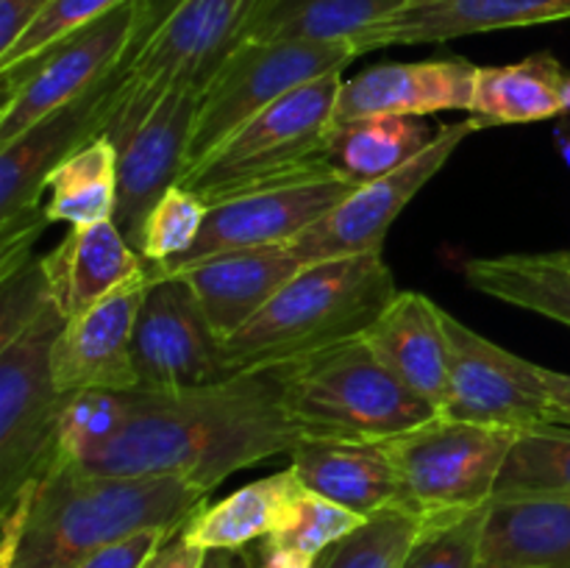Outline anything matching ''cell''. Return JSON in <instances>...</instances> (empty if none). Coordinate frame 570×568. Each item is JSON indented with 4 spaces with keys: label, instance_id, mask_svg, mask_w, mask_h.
<instances>
[{
    "label": "cell",
    "instance_id": "1",
    "mask_svg": "<svg viewBox=\"0 0 570 568\" xmlns=\"http://www.w3.org/2000/svg\"><path fill=\"white\" fill-rule=\"evenodd\" d=\"M120 432L72 468L95 477L178 473L204 490L301 443L282 399V371L234 373L206 388L128 390Z\"/></svg>",
    "mask_w": 570,
    "mask_h": 568
},
{
    "label": "cell",
    "instance_id": "2",
    "mask_svg": "<svg viewBox=\"0 0 570 568\" xmlns=\"http://www.w3.org/2000/svg\"><path fill=\"white\" fill-rule=\"evenodd\" d=\"M209 490L178 473L95 477L56 457L33 490L11 568H72L95 551L145 529H178Z\"/></svg>",
    "mask_w": 570,
    "mask_h": 568
},
{
    "label": "cell",
    "instance_id": "3",
    "mask_svg": "<svg viewBox=\"0 0 570 568\" xmlns=\"http://www.w3.org/2000/svg\"><path fill=\"white\" fill-rule=\"evenodd\" d=\"M399 295L382 251L306 265L239 332L220 343L234 373L282 368L354 340Z\"/></svg>",
    "mask_w": 570,
    "mask_h": 568
},
{
    "label": "cell",
    "instance_id": "4",
    "mask_svg": "<svg viewBox=\"0 0 570 568\" xmlns=\"http://www.w3.org/2000/svg\"><path fill=\"white\" fill-rule=\"evenodd\" d=\"M259 6L262 0H139L106 134L134 120L167 89H204L245 42Z\"/></svg>",
    "mask_w": 570,
    "mask_h": 568
},
{
    "label": "cell",
    "instance_id": "5",
    "mask_svg": "<svg viewBox=\"0 0 570 568\" xmlns=\"http://www.w3.org/2000/svg\"><path fill=\"white\" fill-rule=\"evenodd\" d=\"M278 371L284 410L301 440H387L438 415L362 334Z\"/></svg>",
    "mask_w": 570,
    "mask_h": 568
},
{
    "label": "cell",
    "instance_id": "6",
    "mask_svg": "<svg viewBox=\"0 0 570 568\" xmlns=\"http://www.w3.org/2000/svg\"><path fill=\"white\" fill-rule=\"evenodd\" d=\"M343 72L293 89L189 167L181 187L215 206L326 161Z\"/></svg>",
    "mask_w": 570,
    "mask_h": 568
},
{
    "label": "cell",
    "instance_id": "7",
    "mask_svg": "<svg viewBox=\"0 0 570 568\" xmlns=\"http://www.w3.org/2000/svg\"><path fill=\"white\" fill-rule=\"evenodd\" d=\"M354 59L356 50L348 39H245L200 89L187 170L284 95L323 76L343 72Z\"/></svg>",
    "mask_w": 570,
    "mask_h": 568
},
{
    "label": "cell",
    "instance_id": "8",
    "mask_svg": "<svg viewBox=\"0 0 570 568\" xmlns=\"http://www.w3.org/2000/svg\"><path fill=\"white\" fill-rule=\"evenodd\" d=\"M518 434L438 412L384 440L401 477L406 510L429 518L490 505Z\"/></svg>",
    "mask_w": 570,
    "mask_h": 568
},
{
    "label": "cell",
    "instance_id": "9",
    "mask_svg": "<svg viewBox=\"0 0 570 568\" xmlns=\"http://www.w3.org/2000/svg\"><path fill=\"white\" fill-rule=\"evenodd\" d=\"M65 315L50 304L22 332L0 343V512L56 460L65 393L56 390L50 351Z\"/></svg>",
    "mask_w": 570,
    "mask_h": 568
},
{
    "label": "cell",
    "instance_id": "10",
    "mask_svg": "<svg viewBox=\"0 0 570 568\" xmlns=\"http://www.w3.org/2000/svg\"><path fill=\"white\" fill-rule=\"evenodd\" d=\"M139 20V0H128L61 39L42 56L14 70L0 72V145L11 143L22 131L48 117L50 111L72 104L120 67Z\"/></svg>",
    "mask_w": 570,
    "mask_h": 568
},
{
    "label": "cell",
    "instance_id": "11",
    "mask_svg": "<svg viewBox=\"0 0 570 568\" xmlns=\"http://www.w3.org/2000/svg\"><path fill=\"white\" fill-rule=\"evenodd\" d=\"M356 187L360 184L345 178L337 167L321 161V165L282 178V182L220 200V204L209 206V215H206L193 248L181 259L156 267L173 271V267L193 265V262L228 254V251L287 245L298 234H304L312 223L328 215Z\"/></svg>",
    "mask_w": 570,
    "mask_h": 568
},
{
    "label": "cell",
    "instance_id": "12",
    "mask_svg": "<svg viewBox=\"0 0 570 568\" xmlns=\"http://www.w3.org/2000/svg\"><path fill=\"white\" fill-rule=\"evenodd\" d=\"M473 131H479L473 117L451 123V126H440L432 143L415 159H410L387 176L360 184L328 215H323L293 243H287V248L304 265L382 251L395 217H401L410 200L438 176L440 167L454 156V150Z\"/></svg>",
    "mask_w": 570,
    "mask_h": 568
},
{
    "label": "cell",
    "instance_id": "13",
    "mask_svg": "<svg viewBox=\"0 0 570 568\" xmlns=\"http://www.w3.org/2000/svg\"><path fill=\"white\" fill-rule=\"evenodd\" d=\"M445 332L451 345V384L440 415L512 432L554 423L540 376L543 365L501 349L449 312Z\"/></svg>",
    "mask_w": 570,
    "mask_h": 568
},
{
    "label": "cell",
    "instance_id": "14",
    "mask_svg": "<svg viewBox=\"0 0 570 568\" xmlns=\"http://www.w3.org/2000/svg\"><path fill=\"white\" fill-rule=\"evenodd\" d=\"M198 98V87H173L126 126L106 134L115 139L120 154L115 223L137 251L150 209L187 170Z\"/></svg>",
    "mask_w": 570,
    "mask_h": 568
},
{
    "label": "cell",
    "instance_id": "15",
    "mask_svg": "<svg viewBox=\"0 0 570 568\" xmlns=\"http://www.w3.org/2000/svg\"><path fill=\"white\" fill-rule=\"evenodd\" d=\"M139 388L154 393L206 388L228 379L220 337L212 332L189 284L154 267V282L134 329Z\"/></svg>",
    "mask_w": 570,
    "mask_h": 568
},
{
    "label": "cell",
    "instance_id": "16",
    "mask_svg": "<svg viewBox=\"0 0 570 568\" xmlns=\"http://www.w3.org/2000/svg\"><path fill=\"white\" fill-rule=\"evenodd\" d=\"M154 282V265L145 276L122 284L104 301L65 321L50 351V371L59 393L78 390H128L139 388L134 365V329L139 310Z\"/></svg>",
    "mask_w": 570,
    "mask_h": 568
},
{
    "label": "cell",
    "instance_id": "17",
    "mask_svg": "<svg viewBox=\"0 0 570 568\" xmlns=\"http://www.w3.org/2000/svg\"><path fill=\"white\" fill-rule=\"evenodd\" d=\"M479 65L449 56L429 61H393L356 72L340 84L334 126L365 117H426L471 109Z\"/></svg>",
    "mask_w": 570,
    "mask_h": 568
},
{
    "label": "cell",
    "instance_id": "18",
    "mask_svg": "<svg viewBox=\"0 0 570 568\" xmlns=\"http://www.w3.org/2000/svg\"><path fill=\"white\" fill-rule=\"evenodd\" d=\"M570 20V0H406L351 39L356 56L395 45H432L471 33Z\"/></svg>",
    "mask_w": 570,
    "mask_h": 568
},
{
    "label": "cell",
    "instance_id": "19",
    "mask_svg": "<svg viewBox=\"0 0 570 568\" xmlns=\"http://www.w3.org/2000/svg\"><path fill=\"white\" fill-rule=\"evenodd\" d=\"M304 267V262L287 245H262V248L228 251L173 271H159V267L156 271L189 284L212 332L223 343L239 332Z\"/></svg>",
    "mask_w": 570,
    "mask_h": 568
},
{
    "label": "cell",
    "instance_id": "20",
    "mask_svg": "<svg viewBox=\"0 0 570 568\" xmlns=\"http://www.w3.org/2000/svg\"><path fill=\"white\" fill-rule=\"evenodd\" d=\"M362 340L412 393L443 412L451 384L443 306L415 290H399L382 315L362 332Z\"/></svg>",
    "mask_w": 570,
    "mask_h": 568
},
{
    "label": "cell",
    "instance_id": "21",
    "mask_svg": "<svg viewBox=\"0 0 570 568\" xmlns=\"http://www.w3.org/2000/svg\"><path fill=\"white\" fill-rule=\"evenodd\" d=\"M39 262L65 321L150 271V262L128 243L115 221L72 226Z\"/></svg>",
    "mask_w": 570,
    "mask_h": 568
},
{
    "label": "cell",
    "instance_id": "22",
    "mask_svg": "<svg viewBox=\"0 0 570 568\" xmlns=\"http://www.w3.org/2000/svg\"><path fill=\"white\" fill-rule=\"evenodd\" d=\"M304 488L371 518L404 507V488L384 440H301L289 451Z\"/></svg>",
    "mask_w": 570,
    "mask_h": 568
},
{
    "label": "cell",
    "instance_id": "23",
    "mask_svg": "<svg viewBox=\"0 0 570 568\" xmlns=\"http://www.w3.org/2000/svg\"><path fill=\"white\" fill-rule=\"evenodd\" d=\"M566 70L554 53H532L512 65L479 67L471 117L482 128L554 120L566 115Z\"/></svg>",
    "mask_w": 570,
    "mask_h": 568
},
{
    "label": "cell",
    "instance_id": "24",
    "mask_svg": "<svg viewBox=\"0 0 570 568\" xmlns=\"http://www.w3.org/2000/svg\"><path fill=\"white\" fill-rule=\"evenodd\" d=\"M462 276L476 293L570 329V251L473 256Z\"/></svg>",
    "mask_w": 570,
    "mask_h": 568
},
{
    "label": "cell",
    "instance_id": "25",
    "mask_svg": "<svg viewBox=\"0 0 570 568\" xmlns=\"http://www.w3.org/2000/svg\"><path fill=\"white\" fill-rule=\"evenodd\" d=\"M482 562L570 568V501L493 499L482 535Z\"/></svg>",
    "mask_w": 570,
    "mask_h": 568
},
{
    "label": "cell",
    "instance_id": "26",
    "mask_svg": "<svg viewBox=\"0 0 570 568\" xmlns=\"http://www.w3.org/2000/svg\"><path fill=\"white\" fill-rule=\"evenodd\" d=\"M301 488L295 468L271 473V477L234 490L226 499L206 501L181 527V538L204 551L245 549L254 540H265L276 529L284 507Z\"/></svg>",
    "mask_w": 570,
    "mask_h": 568
},
{
    "label": "cell",
    "instance_id": "27",
    "mask_svg": "<svg viewBox=\"0 0 570 568\" xmlns=\"http://www.w3.org/2000/svg\"><path fill=\"white\" fill-rule=\"evenodd\" d=\"M423 117H365L334 126L326 161L354 184L373 182L415 159L434 139Z\"/></svg>",
    "mask_w": 570,
    "mask_h": 568
},
{
    "label": "cell",
    "instance_id": "28",
    "mask_svg": "<svg viewBox=\"0 0 570 568\" xmlns=\"http://www.w3.org/2000/svg\"><path fill=\"white\" fill-rule=\"evenodd\" d=\"M406 0H262L245 39H354L387 20Z\"/></svg>",
    "mask_w": 570,
    "mask_h": 568
},
{
    "label": "cell",
    "instance_id": "29",
    "mask_svg": "<svg viewBox=\"0 0 570 568\" xmlns=\"http://www.w3.org/2000/svg\"><path fill=\"white\" fill-rule=\"evenodd\" d=\"M117 145L111 137H98L67 156L48 176L50 200L45 215L50 223L95 226L115 221L117 212Z\"/></svg>",
    "mask_w": 570,
    "mask_h": 568
},
{
    "label": "cell",
    "instance_id": "30",
    "mask_svg": "<svg viewBox=\"0 0 570 568\" xmlns=\"http://www.w3.org/2000/svg\"><path fill=\"white\" fill-rule=\"evenodd\" d=\"M493 499L570 501V429L549 423L518 434Z\"/></svg>",
    "mask_w": 570,
    "mask_h": 568
},
{
    "label": "cell",
    "instance_id": "31",
    "mask_svg": "<svg viewBox=\"0 0 570 568\" xmlns=\"http://www.w3.org/2000/svg\"><path fill=\"white\" fill-rule=\"evenodd\" d=\"M365 521V516L304 488V482H301V488L284 507L276 529L262 543L273 546V549L298 551L306 557H323Z\"/></svg>",
    "mask_w": 570,
    "mask_h": 568
},
{
    "label": "cell",
    "instance_id": "32",
    "mask_svg": "<svg viewBox=\"0 0 570 568\" xmlns=\"http://www.w3.org/2000/svg\"><path fill=\"white\" fill-rule=\"evenodd\" d=\"M421 527L423 516L404 507L376 512L323 555V568H401Z\"/></svg>",
    "mask_w": 570,
    "mask_h": 568
},
{
    "label": "cell",
    "instance_id": "33",
    "mask_svg": "<svg viewBox=\"0 0 570 568\" xmlns=\"http://www.w3.org/2000/svg\"><path fill=\"white\" fill-rule=\"evenodd\" d=\"M490 505L465 512L423 518L415 543L401 568H476L482 562V535Z\"/></svg>",
    "mask_w": 570,
    "mask_h": 568
},
{
    "label": "cell",
    "instance_id": "34",
    "mask_svg": "<svg viewBox=\"0 0 570 568\" xmlns=\"http://www.w3.org/2000/svg\"><path fill=\"white\" fill-rule=\"evenodd\" d=\"M128 401L117 390H78L65 395L56 434V457L81 462L104 443H109L126 423Z\"/></svg>",
    "mask_w": 570,
    "mask_h": 568
},
{
    "label": "cell",
    "instance_id": "35",
    "mask_svg": "<svg viewBox=\"0 0 570 568\" xmlns=\"http://www.w3.org/2000/svg\"><path fill=\"white\" fill-rule=\"evenodd\" d=\"M206 215H209V204L198 198L193 189L176 184L150 209L142 226V237H139V254L150 265H167V262L181 259L198 239Z\"/></svg>",
    "mask_w": 570,
    "mask_h": 568
},
{
    "label": "cell",
    "instance_id": "36",
    "mask_svg": "<svg viewBox=\"0 0 570 568\" xmlns=\"http://www.w3.org/2000/svg\"><path fill=\"white\" fill-rule=\"evenodd\" d=\"M122 3L128 0H50L42 14L22 31V37L6 53H0V72L28 65L48 48H53L56 42L92 26L95 20L120 9Z\"/></svg>",
    "mask_w": 570,
    "mask_h": 568
},
{
    "label": "cell",
    "instance_id": "37",
    "mask_svg": "<svg viewBox=\"0 0 570 568\" xmlns=\"http://www.w3.org/2000/svg\"><path fill=\"white\" fill-rule=\"evenodd\" d=\"M173 529H145V532L122 538L106 549L95 551L87 560H81L72 568H145L150 557L173 538Z\"/></svg>",
    "mask_w": 570,
    "mask_h": 568
},
{
    "label": "cell",
    "instance_id": "38",
    "mask_svg": "<svg viewBox=\"0 0 570 568\" xmlns=\"http://www.w3.org/2000/svg\"><path fill=\"white\" fill-rule=\"evenodd\" d=\"M50 0H0V53L22 37Z\"/></svg>",
    "mask_w": 570,
    "mask_h": 568
},
{
    "label": "cell",
    "instance_id": "39",
    "mask_svg": "<svg viewBox=\"0 0 570 568\" xmlns=\"http://www.w3.org/2000/svg\"><path fill=\"white\" fill-rule=\"evenodd\" d=\"M204 560L206 551L187 543V540L181 538V529H178V532L150 557L145 568H204Z\"/></svg>",
    "mask_w": 570,
    "mask_h": 568
},
{
    "label": "cell",
    "instance_id": "40",
    "mask_svg": "<svg viewBox=\"0 0 570 568\" xmlns=\"http://www.w3.org/2000/svg\"><path fill=\"white\" fill-rule=\"evenodd\" d=\"M540 376H543L546 395H549L551 421H554L557 427L570 429V373L540 368Z\"/></svg>",
    "mask_w": 570,
    "mask_h": 568
},
{
    "label": "cell",
    "instance_id": "41",
    "mask_svg": "<svg viewBox=\"0 0 570 568\" xmlns=\"http://www.w3.org/2000/svg\"><path fill=\"white\" fill-rule=\"evenodd\" d=\"M256 568H323V557H306L298 551L273 549V546H259Z\"/></svg>",
    "mask_w": 570,
    "mask_h": 568
},
{
    "label": "cell",
    "instance_id": "42",
    "mask_svg": "<svg viewBox=\"0 0 570 568\" xmlns=\"http://www.w3.org/2000/svg\"><path fill=\"white\" fill-rule=\"evenodd\" d=\"M554 143H557V150H560L562 161H566L568 170H570V115L562 117V120L557 123Z\"/></svg>",
    "mask_w": 570,
    "mask_h": 568
},
{
    "label": "cell",
    "instance_id": "43",
    "mask_svg": "<svg viewBox=\"0 0 570 568\" xmlns=\"http://www.w3.org/2000/svg\"><path fill=\"white\" fill-rule=\"evenodd\" d=\"M228 555H232V551H226V549L206 551L204 568H228Z\"/></svg>",
    "mask_w": 570,
    "mask_h": 568
},
{
    "label": "cell",
    "instance_id": "44",
    "mask_svg": "<svg viewBox=\"0 0 570 568\" xmlns=\"http://www.w3.org/2000/svg\"><path fill=\"white\" fill-rule=\"evenodd\" d=\"M228 568H256V562H254V557L248 555V551L237 549V551H232V555H228Z\"/></svg>",
    "mask_w": 570,
    "mask_h": 568
},
{
    "label": "cell",
    "instance_id": "45",
    "mask_svg": "<svg viewBox=\"0 0 570 568\" xmlns=\"http://www.w3.org/2000/svg\"><path fill=\"white\" fill-rule=\"evenodd\" d=\"M476 568H532V566H515V562H479Z\"/></svg>",
    "mask_w": 570,
    "mask_h": 568
},
{
    "label": "cell",
    "instance_id": "46",
    "mask_svg": "<svg viewBox=\"0 0 570 568\" xmlns=\"http://www.w3.org/2000/svg\"><path fill=\"white\" fill-rule=\"evenodd\" d=\"M562 98H566V115H570V76L566 81V92H562Z\"/></svg>",
    "mask_w": 570,
    "mask_h": 568
}]
</instances>
